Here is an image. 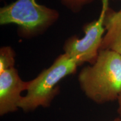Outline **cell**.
<instances>
[{
	"label": "cell",
	"mask_w": 121,
	"mask_h": 121,
	"mask_svg": "<svg viewBox=\"0 0 121 121\" xmlns=\"http://www.w3.org/2000/svg\"><path fill=\"white\" fill-rule=\"evenodd\" d=\"M78 81L85 96L95 103L117 100L121 91V56L110 50H100L95 62L80 71Z\"/></svg>",
	"instance_id": "obj_1"
},
{
	"label": "cell",
	"mask_w": 121,
	"mask_h": 121,
	"mask_svg": "<svg viewBox=\"0 0 121 121\" xmlns=\"http://www.w3.org/2000/svg\"><path fill=\"white\" fill-rule=\"evenodd\" d=\"M78 66L67 54L59 56L52 65L29 81L27 93L22 96L19 108L24 112H30L39 107H49L59 93V82L67 76L75 73Z\"/></svg>",
	"instance_id": "obj_2"
},
{
	"label": "cell",
	"mask_w": 121,
	"mask_h": 121,
	"mask_svg": "<svg viewBox=\"0 0 121 121\" xmlns=\"http://www.w3.org/2000/svg\"><path fill=\"white\" fill-rule=\"evenodd\" d=\"M57 10L40 4L36 0H16L0 9L1 25H17L19 35L32 38L46 31L58 20Z\"/></svg>",
	"instance_id": "obj_3"
},
{
	"label": "cell",
	"mask_w": 121,
	"mask_h": 121,
	"mask_svg": "<svg viewBox=\"0 0 121 121\" xmlns=\"http://www.w3.org/2000/svg\"><path fill=\"white\" fill-rule=\"evenodd\" d=\"M108 2H102V9L97 20L83 26L84 37L79 39L72 36L66 40L63 45L64 53L75 60L78 66L85 63L93 64L97 58L105 32L104 26Z\"/></svg>",
	"instance_id": "obj_4"
},
{
	"label": "cell",
	"mask_w": 121,
	"mask_h": 121,
	"mask_svg": "<svg viewBox=\"0 0 121 121\" xmlns=\"http://www.w3.org/2000/svg\"><path fill=\"white\" fill-rule=\"evenodd\" d=\"M28 86L29 81H23L15 67L0 73V116L18 110L22 92Z\"/></svg>",
	"instance_id": "obj_5"
},
{
	"label": "cell",
	"mask_w": 121,
	"mask_h": 121,
	"mask_svg": "<svg viewBox=\"0 0 121 121\" xmlns=\"http://www.w3.org/2000/svg\"><path fill=\"white\" fill-rule=\"evenodd\" d=\"M104 26L105 33L100 50H110L121 56V12L114 11L108 7L105 13Z\"/></svg>",
	"instance_id": "obj_6"
},
{
	"label": "cell",
	"mask_w": 121,
	"mask_h": 121,
	"mask_svg": "<svg viewBox=\"0 0 121 121\" xmlns=\"http://www.w3.org/2000/svg\"><path fill=\"white\" fill-rule=\"evenodd\" d=\"M15 53L10 47H2L0 49V73L15 67Z\"/></svg>",
	"instance_id": "obj_7"
},
{
	"label": "cell",
	"mask_w": 121,
	"mask_h": 121,
	"mask_svg": "<svg viewBox=\"0 0 121 121\" xmlns=\"http://www.w3.org/2000/svg\"><path fill=\"white\" fill-rule=\"evenodd\" d=\"M66 8L73 13H80L83 8L94 0H59ZM108 0H102V2Z\"/></svg>",
	"instance_id": "obj_8"
},
{
	"label": "cell",
	"mask_w": 121,
	"mask_h": 121,
	"mask_svg": "<svg viewBox=\"0 0 121 121\" xmlns=\"http://www.w3.org/2000/svg\"><path fill=\"white\" fill-rule=\"evenodd\" d=\"M118 101V109L117 112L119 114V117L121 118V91L117 99Z\"/></svg>",
	"instance_id": "obj_9"
},
{
	"label": "cell",
	"mask_w": 121,
	"mask_h": 121,
	"mask_svg": "<svg viewBox=\"0 0 121 121\" xmlns=\"http://www.w3.org/2000/svg\"><path fill=\"white\" fill-rule=\"evenodd\" d=\"M111 121H121V118H120L119 117H117V118H114L113 120Z\"/></svg>",
	"instance_id": "obj_10"
},
{
	"label": "cell",
	"mask_w": 121,
	"mask_h": 121,
	"mask_svg": "<svg viewBox=\"0 0 121 121\" xmlns=\"http://www.w3.org/2000/svg\"><path fill=\"white\" fill-rule=\"evenodd\" d=\"M119 11H120L121 12V10H119Z\"/></svg>",
	"instance_id": "obj_11"
},
{
	"label": "cell",
	"mask_w": 121,
	"mask_h": 121,
	"mask_svg": "<svg viewBox=\"0 0 121 121\" xmlns=\"http://www.w3.org/2000/svg\"><path fill=\"white\" fill-rule=\"evenodd\" d=\"M1 1H2V0H1Z\"/></svg>",
	"instance_id": "obj_12"
}]
</instances>
